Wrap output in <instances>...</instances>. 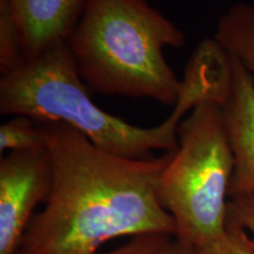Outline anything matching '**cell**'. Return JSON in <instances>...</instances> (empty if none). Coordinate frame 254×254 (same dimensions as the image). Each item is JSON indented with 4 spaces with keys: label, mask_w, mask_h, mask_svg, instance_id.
I'll return each mask as SVG.
<instances>
[{
    "label": "cell",
    "mask_w": 254,
    "mask_h": 254,
    "mask_svg": "<svg viewBox=\"0 0 254 254\" xmlns=\"http://www.w3.org/2000/svg\"><path fill=\"white\" fill-rule=\"evenodd\" d=\"M43 124L52 185L18 254H97L117 238L176 237V222L158 198L159 180L176 151L124 158L66 124Z\"/></svg>",
    "instance_id": "6da1fadb"
},
{
    "label": "cell",
    "mask_w": 254,
    "mask_h": 254,
    "mask_svg": "<svg viewBox=\"0 0 254 254\" xmlns=\"http://www.w3.org/2000/svg\"><path fill=\"white\" fill-rule=\"evenodd\" d=\"M226 72L222 47L214 39L201 41L187 64L182 94L170 116L154 127L134 126L94 104L67 41H64L0 73V113L66 124L105 152L147 159L153 151L178 150L180 123L200 101H218Z\"/></svg>",
    "instance_id": "7a4b0ae2"
},
{
    "label": "cell",
    "mask_w": 254,
    "mask_h": 254,
    "mask_svg": "<svg viewBox=\"0 0 254 254\" xmlns=\"http://www.w3.org/2000/svg\"><path fill=\"white\" fill-rule=\"evenodd\" d=\"M67 44L91 92L170 106L182 94L164 49L185 46L186 37L147 0H91Z\"/></svg>",
    "instance_id": "3957f363"
},
{
    "label": "cell",
    "mask_w": 254,
    "mask_h": 254,
    "mask_svg": "<svg viewBox=\"0 0 254 254\" xmlns=\"http://www.w3.org/2000/svg\"><path fill=\"white\" fill-rule=\"evenodd\" d=\"M178 139L158 198L176 222V239L198 251L224 236L228 225L234 161L220 104H196L180 123Z\"/></svg>",
    "instance_id": "277c9868"
},
{
    "label": "cell",
    "mask_w": 254,
    "mask_h": 254,
    "mask_svg": "<svg viewBox=\"0 0 254 254\" xmlns=\"http://www.w3.org/2000/svg\"><path fill=\"white\" fill-rule=\"evenodd\" d=\"M91 0H0V73L67 41Z\"/></svg>",
    "instance_id": "5b68a950"
},
{
    "label": "cell",
    "mask_w": 254,
    "mask_h": 254,
    "mask_svg": "<svg viewBox=\"0 0 254 254\" xmlns=\"http://www.w3.org/2000/svg\"><path fill=\"white\" fill-rule=\"evenodd\" d=\"M52 166L46 147L9 152L0 161V254H18L34 208L49 198Z\"/></svg>",
    "instance_id": "8992f818"
},
{
    "label": "cell",
    "mask_w": 254,
    "mask_h": 254,
    "mask_svg": "<svg viewBox=\"0 0 254 254\" xmlns=\"http://www.w3.org/2000/svg\"><path fill=\"white\" fill-rule=\"evenodd\" d=\"M227 53V81L218 103L234 161L228 195L254 196V74Z\"/></svg>",
    "instance_id": "52a82bcc"
},
{
    "label": "cell",
    "mask_w": 254,
    "mask_h": 254,
    "mask_svg": "<svg viewBox=\"0 0 254 254\" xmlns=\"http://www.w3.org/2000/svg\"><path fill=\"white\" fill-rule=\"evenodd\" d=\"M214 39L254 74V5L230 6L218 19Z\"/></svg>",
    "instance_id": "ba28073f"
},
{
    "label": "cell",
    "mask_w": 254,
    "mask_h": 254,
    "mask_svg": "<svg viewBox=\"0 0 254 254\" xmlns=\"http://www.w3.org/2000/svg\"><path fill=\"white\" fill-rule=\"evenodd\" d=\"M46 147L44 124L25 116L13 118L0 126V152H21Z\"/></svg>",
    "instance_id": "9c48e42d"
},
{
    "label": "cell",
    "mask_w": 254,
    "mask_h": 254,
    "mask_svg": "<svg viewBox=\"0 0 254 254\" xmlns=\"http://www.w3.org/2000/svg\"><path fill=\"white\" fill-rule=\"evenodd\" d=\"M196 254H254V241L243 227L228 219L224 236Z\"/></svg>",
    "instance_id": "30bf717a"
},
{
    "label": "cell",
    "mask_w": 254,
    "mask_h": 254,
    "mask_svg": "<svg viewBox=\"0 0 254 254\" xmlns=\"http://www.w3.org/2000/svg\"><path fill=\"white\" fill-rule=\"evenodd\" d=\"M170 240L171 236L163 234L135 237L126 245L105 254H161Z\"/></svg>",
    "instance_id": "8fae6325"
},
{
    "label": "cell",
    "mask_w": 254,
    "mask_h": 254,
    "mask_svg": "<svg viewBox=\"0 0 254 254\" xmlns=\"http://www.w3.org/2000/svg\"><path fill=\"white\" fill-rule=\"evenodd\" d=\"M228 219L245 230L254 241V196H233L228 201Z\"/></svg>",
    "instance_id": "7c38bea8"
},
{
    "label": "cell",
    "mask_w": 254,
    "mask_h": 254,
    "mask_svg": "<svg viewBox=\"0 0 254 254\" xmlns=\"http://www.w3.org/2000/svg\"><path fill=\"white\" fill-rule=\"evenodd\" d=\"M161 254H196V251L176 239L168 241Z\"/></svg>",
    "instance_id": "4fadbf2b"
}]
</instances>
